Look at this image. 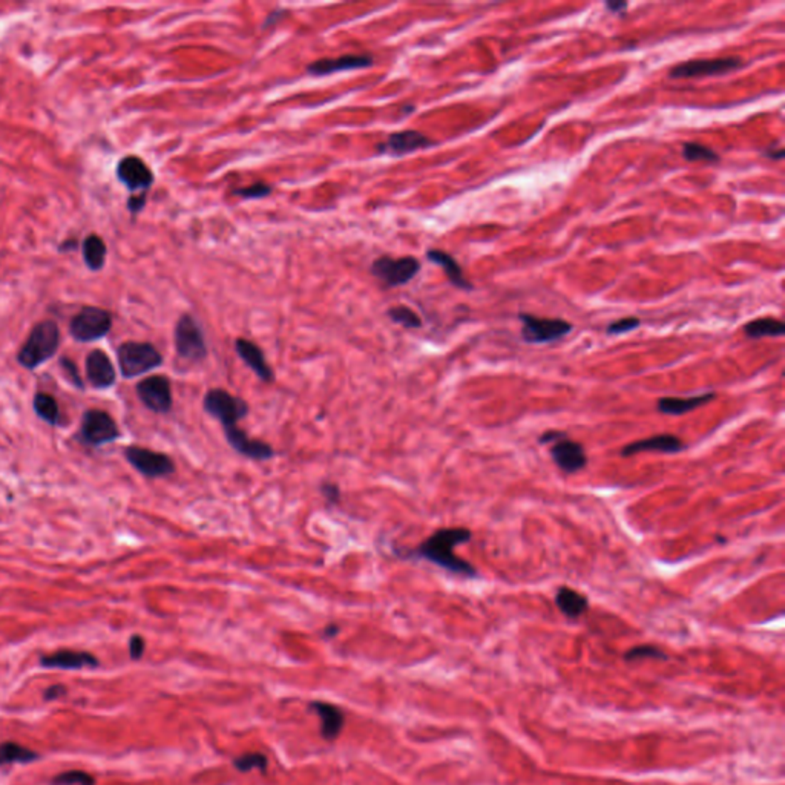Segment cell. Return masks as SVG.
<instances>
[{
	"label": "cell",
	"mask_w": 785,
	"mask_h": 785,
	"mask_svg": "<svg viewBox=\"0 0 785 785\" xmlns=\"http://www.w3.org/2000/svg\"><path fill=\"white\" fill-rule=\"evenodd\" d=\"M145 649H146V643H145V640H143V637H140V635H132L130 637V640H129V654H130L132 660H140L143 657V654H145Z\"/></svg>",
	"instance_id": "74e56055"
},
{
	"label": "cell",
	"mask_w": 785,
	"mask_h": 785,
	"mask_svg": "<svg viewBox=\"0 0 785 785\" xmlns=\"http://www.w3.org/2000/svg\"><path fill=\"white\" fill-rule=\"evenodd\" d=\"M386 314H389V318L393 322L402 325V327H405V329H421L422 327L421 316L417 314L414 310L405 307V305H397V307H393V309H390L389 312H386Z\"/></svg>",
	"instance_id": "4dcf8cb0"
},
{
	"label": "cell",
	"mask_w": 785,
	"mask_h": 785,
	"mask_svg": "<svg viewBox=\"0 0 785 785\" xmlns=\"http://www.w3.org/2000/svg\"><path fill=\"white\" fill-rule=\"evenodd\" d=\"M117 177L132 192H146L154 183V175L146 163L134 155L121 158L117 166Z\"/></svg>",
	"instance_id": "ac0fdd59"
},
{
	"label": "cell",
	"mask_w": 785,
	"mask_h": 785,
	"mask_svg": "<svg viewBox=\"0 0 785 785\" xmlns=\"http://www.w3.org/2000/svg\"><path fill=\"white\" fill-rule=\"evenodd\" d=\"M270 193H272V188L269 185H266V183H257V185H252V186H247V188H241V189L233 190V195H237L242 200L266 198L267 195H270Z\"/></svg>",
	"instance_id": "836d02e7"
},
{
	"label": "cell",
	"mask_w": 785,
	"mask_h": 785,
	"mask_svg": "<svg viewBox=\"0 0 785 785\" xmlns=\"http://www.w3.org/2000/svg\"><path fill=\"white\" fill-rule=\"evenodd\" d=\"M338 632H339V627H338V626H336V625H330V626L325 627V630H324V637L333 638L334 635H338Z\"/></svg>",
	"instance_id": "bcb514c9"
},
{
	"label": "cell",
	"mask_w": 785,
	"mask_h": 785,
	"mask_svg": "<svg viewBox=\"0 0 785 785\" xmlns=\"http://www.w3.org/2000/svg\"><path fill=\"white\" fill-rule=\"evenodd\" d=\"M146 205V192H143L138 197H130L128 201V209L132 213H138Z\"/></svg>",
	"instance_id": "60d3db41"
},
{
	"label": "cell",
	"mask_w": 785,
	"mask_h": 785,
	"mask_svg": "<svg viewBox=\"0 0 785 785\" xmlns=\"http://www.w3.org/2000/svg\"><path fill=\"white\" fill-rule=\"evenodd\" d=\"M88 381L96 389H108L116 384V370L109 356L101 350H93L86 358Z\"/></svg>",
	"instance_id": "44dd1931"
},
{
	"label": "cell",
	"mask_w": 785,
	"mask_h": 785,
	"mask_svg": "<svg viewBox=\"0 0 785 785\" xmlns=\"http://www.w3.org/2000/svg\"><path fill=\"white\" fill-rule=\"evenodd\" d=\"M235 352H237V354L240 356V358L242 359V362L246 364L249 369L255 374H257L262 382L269 384V382L275 381L273 369L269 365V362L266 359V354H264V352L261 350L260 345H257V344L246 339V338H238L235 341Z\"/></svg>",
	"instance_id": "d6986e66"
},
{
	"label": "cell",
	"mask_w": 785,
	"mask_h": 785,
	"mask_svg": "<svg viewBox=\"0 0 785 785\" xmlns=\"http://www.w3.org/2000/svg\"><path fill=\"white\" fill-rule=\"evenodd\" d=\"M137 396L143 405L157 414H166L172 410V384L168 376H148L137 384Z\"/></svg>",
	"instance_id": "7c38bea8"
},
{
	"label": "cell",
	"mask_w": 785,
	"mask_h": 785,
	"mask_svg": "<svg viewBox=\"0 0 785 785\" xmlns=\"http://www.w3.org/2000/svg\"><path fill=\"white\" fill-rule=\"evenodd\" d=\"M321 494L329 505H338L341 502V488L338 483L324 482L321 485Z\"/></svg>",
	"instance_id": "8d00e7d4"
},
{
	"label": "cell",
	"mask_w": 785,
	"mask_h": 785,
	"mask_svg": "<svg viewBox=\"0 0 785 785\" xmlns=\"http://www.w3.org/2000/svg\"><path fill=\"white\" fill-rule=\"evenodd\" d=\"M686 450V443L678 436L670 433L655 434L646 439L634 441L621 448V456L630 457L640 453H662V454H675Z\"/></svg>",
	"instance_id": "2e32d148"
},
{
	"label": "cell",
	"mask_w": 785,
	"mask_h": 785,
	"mask_svg": "<svg viewBox=\"0 0 785 785\" xmlns=\"http://www.w3.org/2000/svg\"><path fill=\"white\" fill-rule=\"evenodd\" d=\"M60 365L63 366V370H65V373L69 376L71 382H74L77 386H80V389H81V386H83V381H81V377H80V374H78V370H77L76 364H74L73 361H71V359H68V358H62V361H60Z\"/></svg>",
	"instance_id": "f35d334b"
},
{
	"label": "cell",
	"mask_w": 785,
	"mask_h": 785,
	"mask_svg": "<svg viewBox=\"0 0 785 785\" xmlns=\"http://www.w3.org/2000/svg\"><path fill=\"white\" fill-rule=\"evenodd\" d=\"M742 66V60L739 57H717V58H701L689 60V62L678 63L669 71L670 78H699L710 76H722L730 71L739 69Z\"/></svg>",
	"instance_id": "ba28073f"
},
{
	"label": "cell",
	"mask_w": 785,
	"mask_h": 785,
	"mask_svg": "<svg viewBox=\"0 0 785 785\" xmlns=\"http://www.w3.org/2000/svg\"><path fill=\"white\" fill-rule=\"evenodd\" d=\"M717 397V393H704V394H697V396H689V397H674V396H666V397H660V399L657 401V410L661 413V414H667V416H682V414H687L693 410L699 409V406H704L707 404H710L713 399Z\"/></svg>",
	"instance_id": "7402d4cb"
},
{
	"label": "cell",
	"mask_w": 785,
	"mask_h": 785,
	"mask_svg": "<svg viewBox=\"0 0 785 785\" xmlns=\"http://www.w3.org/2000/svg\"><path fill=\"white\" fill-rule=\"evenodd\" d=\"M606 8L609 9L610 13L620 14V13L626 11V9H627V4H626V2H607V4H606Z\"/></svg>",
	"instance_id": "ee69618b"
},
{
	"label": "cell",
	"mask_w": 785,
	"mask_h": 785,
	"mask_svg": "<svg viewBox=\"0 0 785 785\" xmlns=\"http://www.w3.org/2000/svg\"><path fill=\"white\" fill-rule=\"evenodd\" d=\"M471 537V529L463 526L441 528L425 538L414 550H411L409 557L425 560V562H430L458 577L477 578V569L470 562L454 554V548L468 543Z\"/></svg>",
	"instance_id": "6da1fadb"
},
{
	"label": "cell",
	"mask_w": 785,
	"mask_h": 785,
	"mask_svg": "<svg viewBox=\"0 0 785 785\" xmlns=\"http://www.w3.org/2000/svg\"><path fill=\"white\" fill-rule=\"evenodd\" d=\"M640 658H666V655L661 649H658L655 646H650V645L635 646V647H632L630 650H627L625 654V660H627V661H635V660H640Z\"/></svg>",
	"instance_id": "e575fe53"
},
{
	"label": "cell",
	"mask_w": 785,
	"mask_h": 785,
	"mask_svg": "<svg viewBox=\"0 0 785 785\" xmlns=\"http://www.w3.org/2000/svg\"><path fill=\"white\" fill-rule=\"evenodd\" d=\"M36 759H39V753L20 746L17 742L0 744V766H8V764H29L34 762Z\"/></svg>",
	"instance_id": "83f0119b"
},
{
	"label": "cell",
	"mask_w": 785,
	"mask_h": 785,
	"mask_svg": "<svg viewBox=\"0 0 785 785\" xmlns=\"http://www.w3.org/2000/svg\"><path fill=\"white\" fill-rule=\"evenodd\" d=\"M563 436H566L565 431L549 430V431H545L543 434H540V437H538V443H542V445H550V443H554L555 441H558L560 437H563Z\"/></svg>",
	"instance_id": "ab89813d"
},
{
	"label": "cell",
	"mask_w": 785,
	"mask_h": 785,
	"mask_svg": "<svg viewBox=\"0 0 785 785\" xmlns=\"http://www.w3.org/2000/svg\"><path fill=\"white\" fill-rule=\"evenodd\" d=\"M522 339L526 344H548L565 338L573 332V324L560 318H540L529 313H520Z\"/></svg>",
	"instance_id": "8992f818"
},
{
	"label": "cell",
	"mask_w": 785,
	"mask_h": 785,
	"mask_svg": "<svg viewBox=\"0 0 785 785\" xmlns=\"http://www.w3.org/2000/svg\"><path fill=\"white\" fill-rule=\"evenodd\" d=\"M764 155H766V157H767L769 160L779 161V160H782V158H784V155H785V152H784V149H782L781 146H774V148H773V146H770V148H767V150H766V152H764Z\"/></svg>",
	"instance_id": "7bdbcfd3"
},
{
	"label": "cell",
	"mask_w": 785,
	"mask_h": 785,
	"mask_svg": "<svg viewBox=\"0 0 785 785\" xmlns=\"http://www.w3.org/2000/svg\"><path fill=\"white\" fill-rule=\"evenodd\" d=\"M65 693H66V689H65V686L56 684V686H53V687H49V689H46V692L43 693V698H45L46 701H53V699H57L58 697H62V695H65Z\"/></svg>",
	"instance_id": "b9f144b4"
},
{
	"label": "cell",
	"mask_w": 785,
	"mask_h": 785,
	"mask_svg": "<svg viewBox=\"0 0 785 785\" xmlns=\"http://www.w3.org/2000/svg\"><path fill=\"white\" fill-rule=\"evenodd\" d=\"M126 461L135 468V470L149 478H161L175 473L177 466L172 458L145 446H128L125 450Z\"/></svg>",
	"instance_id": "9c48e42d"
},
{
	"label": "cell",
	"mask_w": 785,
	"mask_h": 785,
	"mask_svg": "<svg viewBox=\"0 0 785 785\" xmlns=\"http://www.w3.org/2000/svg\"><path fill=\"white\" fill-rule=\"evenodd\" d=\"M434 141L428 138L419 130H401L394 132L385 143L377 146L379 154H386L391 157H402L406 154H413L416 150L431 148Z\"/></svg>",
	"instance_id": "9a60e30c"
},
{
	"label": "cell",
	"mask_w": 785,
	"mask_h": 785,
	"mask_svg": "<svg viewBox=\"0 0 785 785\" xmlns=\"http://www.w3.org/2000/svg\"><path fill=\"white\" fill-rule=\"evenodd\" d=\"M202 409L221 424L222 430L237 426L238 422L250 413V406L242 397L232 394L224 389L209 390L205 399H202Z\"/></svg>",
	"instance_id": "3957f363"
},
{
	"label": "cell",
	"mask_w": 785,
	"mask_h": 785,
	"mask_svg": "<svg viewBox=\"0 0 785 785\" xmlns=\"http://www.w3.org/2000/svg\"><path fill=\"white\" fill-rule=\"evenodd\" d=\"M60 344V332L54 321H42L33 329L17 359L25 369L33 370L56 354Z\"/></svg>",
	"instance_id": "7a4b0ae2"
},
{
	"label": "cell",
	"mask_w": 785,
	"mask_h": 785,
	"mask_svg": "<svg viewBox=\"0 0 785 785\" xmlns=\"http://www.w3.org/2000/svg\"><path fill=\"white\" fill-rule=\"evenodd\" d=\"M77 247V241L76 240H68L65 242L60 244V252H66V250H73Z\"/></svg>",
	"instance_id": "f6af8a7d"
},
{
	"label": "cell",
	"mask_w": 785,
	"mask_h": 785,
	"mask_svg": "<svg viewBox=\"0 0 785 785\" xmlns=\"http://www.w3.org/2000/svg\"><path fill=\"white\" fill-rule=\"evenodd\" d=\"M78 437L88 446H100L117 441L120 431L114 419L106 411L89 410L81 419Z\"/></svg>",
	"instance_id": "30bf717a"
},
{
	"label": "cell",
	"mask_w": 785,
	"mask_h": 785,
	"mask_svg": "<svg viewBox=\"0 0 785 785\" xmlns=\"http://www.w3.org/2000/svg\"><path fill=\"white\" fill-rule=\"evenodd\" d=\"M555 605L565 617L577 620L589 609V600L578 590L569 586H560L555 592Z\"/></svg>",
	"instance_id": "cb8c5ba5"
},
{
	"label": "cell",
	"mask_w": 785,
	"mask_h": 785,
	"mask_svg": "<svg viewBox=\"0 0 785 785\" xmlns=\"http://www.w3.org/2000/svg\"><path fill=\"white\" fill-rule=\"evenodd\" d=\"M53 785H94L96 779L89 773L81 770H71L60 773L51 781Z\"/></svg>",
	"instance_id": "d6a6232c"
},
{
	"label": "cell",
	"mask_w": 785,
	"mask_h": 785,
	"mask_svg": "<svg viewBox=\"0 0 785 785\" xmlns=\"http://www.w3.org/2000/svg\"><path fill=\"white\" fill-rule=\"evenodd\" d=\"M640 324H641V321L638 318H634V316H630V318H621L615 322H610L607 325L606 333L607 334H625V333H629L632 330L638 329Z\"/></svg>",
	"instance_id": "d590c367"
},
{
	"label": "cell",
	"mask_w": 785,
	"mask_h": 785,
	"mask_svg": "<svg viewBox=\"0 0 785 785\" xmlns=\"http://www.w3.org/2000/svg\"><path fill=\"white\" fill-rule=\"evenodd\" d=\"M744 333L750 339L781 338L785 333V325L776 318H758L744 325Z\"/></svg>",
	"instance_id": "484cf974"
},
{
	"label": "cell",
	"mask_w": 785,
	"mask_h": 785,
	"mask_svg": "<svg viewBox=\"0 0 785 785\" xmlns=\"http://www.w3.org/2000/svg\"><path fill=\"white\" fill-rule=\"evenodd\" d=\"M549 453L558 470L565 474H575L588 465V456L583 445L569 439L568 434L550 443Z\"/></svg>",
	"instance_id": "4fadbf2b"
},
{
	"label": "cell",
	"mask_w": 785,
	"mask_h": 785,
	"mask_svg": "<svg viewBox=\"0 0 785 785\" xmlns=\"http://www.w3.org/2000/svg\"><path fill=\"white\" fill-rule=\"evenodd\" d=\"M40 666L49 669L78 670L85 667H97L98 660L93 654H89V652L63 649L54 652V654L43 655L40 658Z\"/></svg>",
	"instance_id": "ffe728a7"
},
{
	"label": "cell",
	"mask_w": 785,
	"mask_h": 785,
	"mask_svg": "<svg viewBox=\"0 0 785 785\" xmlns=\"http://www.w3.org/2000/svg\"><path fill=\"white\" fill-rule=\"evenodd\" d=\"M374 60L369 54H345L336 58H321L307 66V73L313 77H324L342 71H353L373 66Z\"/></svg>",
	"instance_id": "e0dca14e"
},
{
	"label": "cell",
	"mask_w": 785,
	"mask_h": 785,
	"mask_svg": "<svg viewBox=\"0 0 785 785\" xmlns=\"http://www.w3.org/2000/svg\"><path fill=\"white\" fill-rule=\"evenodd\" d=\"M106 244L97 235H89L83 241V258L91 270H101L106 261Z\"/></svg>",
	"instance_id": "4316f807"
},
{
	"label": "cell",
	"mask_w": 785,
	"mask_h": 785,
	"mask_svg": "<svg viewBox=\"0 0 785 785\" xmlns=\"http://www.w3.org/2000/svg\"><path fill=\"white\" fill-rule=\"evenodd\" d=\"M426 258L428 261L437 264V266H441L445 270V275L454 287L462 290H473V284H470V281L463 277V270L461 267V264H458L450 253L439 249H431L426 252Z\"/></svg>",
	"instance_id": "d4e9b609"
},
{
	"label": "cell",
	"mask_w": 785,
	"mask_h": 785,
	"mask_svg": "<svg viewBox=\"0 0 785 785\" xmlns=\"http://www.w3.org/2000/svg\"><path fill=\"white\" fill-rule=\"evenodd\" d=\"M34 411L39 417L51 425H57L60 421L58 405L53 396L46 393H37L34 396Z\"/></svg>",
	"instance_id": "f1b7e54d"
},
{
	"label": "cell",
	"mask_w": 785,
	"mask_h": 785,
	"mask_svg": "<svg viewBox=\"0 0 785 785\" xmlns=\"http://www.w3.org/2000/svg\"><path fill=\"white\" fill-rule=\"evenodd\" d=\"M177 354L189 362H202L207 358V344L200 324L192 314H183L173 332Z\"/></svg>",
	"instance_id": "5b68a950"
},
{
	"label": "cell",
	"mask_w": 785,
	"mask_h": 785,
	"mask_svg": "<svg viewBox=\"0 0 785 785\" xmlns=\"http://www.w3.org/2000/svg\"><path fill=\"white\" fill-rule=\"evenodd\" d=\"M682 158L686 161H706V163L719 161V155L715 150L693 141L684 143V145H682Z\"/></svg>",
	"instance_id": "f546056e"
},
{
	"label": "cell",
	"mask_w": 785,
	"mask_h": 785,
	"mask_svg": "<svg viewBox=\"0 0 785 785\" xmlns=\"http://www.w3.org/2000/svg\"><path fill=\"white\" fill-rule=\"evenodd\" d=\"M310 707L321 719V735L324 739L334 741L341 735L345 724L344 712L334 704L324 701H313Z\"/></svg>",
	"instance_id": "603a6c76"
},
{
	"label": "cell",
	"mask_w": 785,
	"mask_h": 785,
	"mask_svg": "<svg viewBox=\"0 0 785 785\" xmlns=\"http://www.w3.org/2000/svg\"><path fill=\"white\" fill-rule=\"evenodd\" d=\"M222 431L227 443L232 446V450L237 451L242 457L250 458V461L266 462V461H270V458H273L275 454H277L270 443L260 439H252V437L238 425L226 428V430Z\"/></svg>",
	"instance_id": "5bb4252c"
},
{
	"label": "cell",
	"mask_w": 785,
	"mask_h": 785,
	"mask_svg": "<svg viewBox=\"0 0 785 785\" xmlns=\"http://www.w3.org/2000/svg\"><path fill=\"white\" fill-rule=\"evenodd\" d=\"M112 327V316L108 310L98 307H85L76 314L69 324L73 338L80 342H91L103 338Z\"/></svg>",
	"instance_id": "52a82bcc"
},
{
	"label": "cell",
	"mask_w": 785,
	"mask_h": 785,
	"mask_svg": "<svg viewBox=\"0 0 785 785\" xmlns=\"http://www.w3.org/2000/svg\"><path fill=\"white\" fill-rule=\"evenodd\" d=\"M421 270V262L413 257H404L394 260L390 257H381L371 264V273L381 279L386 287H397L410 282Z\"/></svg>",
	"instance_id": "8fae6325"
},
{
	"label": "cell",
	"mask_w": 785,
	"mask_h": 785,
	"mask_svg": "<svg viewBox=\"0 0 785 785\" xmlns=\"http://www.w3.org/2000/svg\"><path fill=\"white\" fill-rule=\"evenodd\" d=\"M117 358L121 374L128 379L146 374L163 364L161 353L149 342L129 341L121 344L117 350Z\"/></svg>",
	"instance_id": "277c9868"
},
{
	"label": "cell",
	"mask_w": 785,
	"mask_h": 785,
	"mask_svg": "<svg viewBox=\"0 0 785 785\" xmlns=\"http://www.w3.org/2000/svg\"><path fill=\"white\" fill-rule=\"evenodd\" d=\"M233 766L241 773H247L253 769H258L261 771L267 770V758L262 753H246L242 756L233 761Z\"/></svg>",
	"instance_id": "1f68e13d"
}]
</instances>
